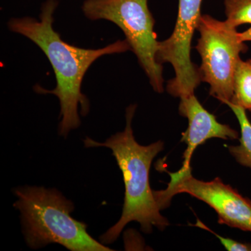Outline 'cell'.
I'll use <instances>...</instances> for the list:
<instances>
[{
	"instance_id": "1",
	"label": "cell",
	"mask_w": 251,
	"mask_h": 251,
	"mask_svg": "<svg viewBox=\"0 0 251 251\" xmlns=\"http://www.w3.org/2000/svg\"><path fill=\"white\" fill-rule=\"evenodd\" d=\"M58 5L57 0H47L41 7L39 18H12L8 23L10 30L25 36L40 48L52 65L57 85L47 90L39 85L34 90L39 94H54L60 103L61 122L59 134L67 138L72 130L80 126L78 113L86 116L90 111V101L81 90L86 72L97 59L106 54L131 50L128 41H117L99 49H85L67 44L53 28V15Z\"/></svg>"
},
{
	"instance_id": "2",
	"label": "cell",
	"mask_w": 251,
	"mask_h": 251,
	"mask_svg": "<svg viewBox=\"0 0 251 251\" xmlns=\"http://www.w3.org/2000/svg\"><path fill=\"white\" fill-rule=\"evenodd\" d=\"M137 105H130L126 110L125 130L112 135L104 143L95 141L89 137L84 139L87 148L110 149L122 171L125 186V203L121 218L100 237L102 244H112L118 239L127 224L139 223L141 230L151 233L153 227L163 230L169 226L168 219L161 215L150 183L151 163L163 150L164 144L156 142L143 146L135 139L132 122Z\"/></svg>"
},
{
	"instance_id": "3",
	"label": "cell",
	"mask_w": 251,
	"mask_h": 251,
	"mask_svg": "<svg viewBox=\"0 0 251 251\" xmlns=\"http://www.w3.org/2000/svg\"><path fill=\"white\" fill-rule=\"evenodd\" d=\"M23 234L28 247L39 249L57 244L72 251H113L87 232V225L72 216L74 203L55 188L23 186L15 188Z\"/></svg>"
},
{
	"instance_id": "4",
	"label": "cell",
	"mask_w": 251,
	"mask_h": 251,
	"mask_svg": "<svg viewBox=\"0 0 251 251\" xmlns=\"http://www.w3.org/2000/svg\"><path fill=\"white\" fill-rule=\"evenodd\" d=\"M82 10L88 19L106 20L123 31L153 90L162 93L163 66L156 62L158 41L148 0H85Z\"/></svg>"
},
{
	"instance_id": "5",
	"label": "cell",
	"mask_w": 251,
	"mask_h": 251,
	"mask_svg": "<svg viewBox=\"0 0 251 251\" xmlns=\"http://www.w3.org/2000/svg\"><path fill=\"white\" fill-rule=\"evenodd\" d=\"M197 30L201 34L196 49L202 58L201 80L209 84V94L221 103L231 101L236 67L248 46L239 39L237 28L209 15L201 16Z\"/></svg>"
},
{
	"instance_id": "6",
	"label": "cell",
	"mask_w": 251,
	"mask_h": 251,
	"mask_svg": "<svg viewBox=\"0 0 251 251\" xmlns=\"http://www.w3.org/2000/svg\"><path fill=\"white\" fill-rule=\"evenodd\" d=\"M171 181L165 190L154 191L155 199L161 210L170 206L172 198L179 193H187L205 202L215 210L219 223L229 227L251 232V201L222 180L216 178L204 181L193 177L191 166L181 167L169 173Z\"/></svg>"
},
{
	"instance_id": "7",
	"label": "cell",
	"mask_w": 251,
	"mask_h": 251,
	"mask_svg": "<svg viewBox=\"0 0 251 251\" xmlns=\"http://www.w3.org/2000/svg\"><path fill=\"white\" fill-rule=\"evenodd\" d=\"M202 0H179L177 19L173 34L158 41L156 62L170 63L175 72L167 84V92L182 98L194 94L201 83L199 69L191 59V41L201 16Z\"/></svg>"
},
{
	"instance_id": "8",
	"label": "cell",
	"mask_w": 251,
	"mask_h": 251,
	"mask_svg": "<svg viewBox=\"0 0 251 251\" xmlns=\"http://www.w3.org/2000/svg\"><path fill=\"white\" fill-rule=\"evenodd\" d=\"M179 111L188 120L187 129L181 133V141L187 145L183 158L182 167H190L191 157L199 145L211 138L234 140L239 133L228 125L217 121L216 117L204 109L195 94L180 99Z\"/></svg>"
},
{
	"instance_id": "9",
	"label": "cell",
	"mask_w": 251,
	"mask_h": 251,
	"mask_svg": "<svg viewBox=\"0 0 251 251\" xmlns=\"http://www.w3.org/2000/svg\"><path fill=\"white\" fill-rule=\"evenodd\" d=\"M225 104L233 111L241 128L240 143L237 146H229V152L239 164L251 168V122L248 118L245 109L242 106L229 101Z\"/></svg>"
},
{
	"instance_id": "10",
	"label": "cell",
	"mask_w": 251,
	"mask_h": 251,
	"mask_svg": "<svg viewBox=\"0 0 251 251\" xmlns=\"http://www.w3.org/2000/svg\"><path fill=\"white\" fill-rule=\"evenodd\" d=\"M231 103L251 111V59H239L234 76V94Z\"/></svg>"
},
{
	"instance_id": "11",
	"label": "cell",
	"mask_w": 251,
	"mask_h": 251,
	"mask_svg": "<svg viewBox=\"0 0 251 251\" xmlns=\"http://www.w3.org/2000/svg\"><path fill=\"white\" fill-rule=\"evenodd\" d=\"M226 21L237 28L244 24H251V0H224Z\"/></svg>"
},
{
	"instance_id": "12",
	"label": "cell",
	"mask_w": 251,
	"mask_h": 251,
	"mask_svg": "<svg viewBox=\"0 0 251 251\" xmlns=\"http://www.w3.org/2000/svg\"><path fill=\"white\" fill-rule=\"evenodd\" d=\"M196 226H198V227L207 229V230L212 232V233L219 239L220 242H221L223 246L226 248V250L229 251H251V244H244V243L236 242V241L233 240V239L224 237H222V236L219 235V234L214 233L212 231H211L210 229L207 228L204 225H203L201 221H198Z\"/></svg>"
},
{
	"instance_id": "13",
	"label": "cell",
	"mask_w": 251,
	"mask_h": 251,
	"mask_svg": "<svg viewBox=\"0 0 251 251\" xmlns=\"http://www.w3.org/2000/svg\"><path fill=\"white\" fill-rule=\"evenodd\" d=\"M239 39L243 42L246 41H251V27L248 29L247 30L243 31V32L239 33Z\"/></svg>"
}]
</instances>
